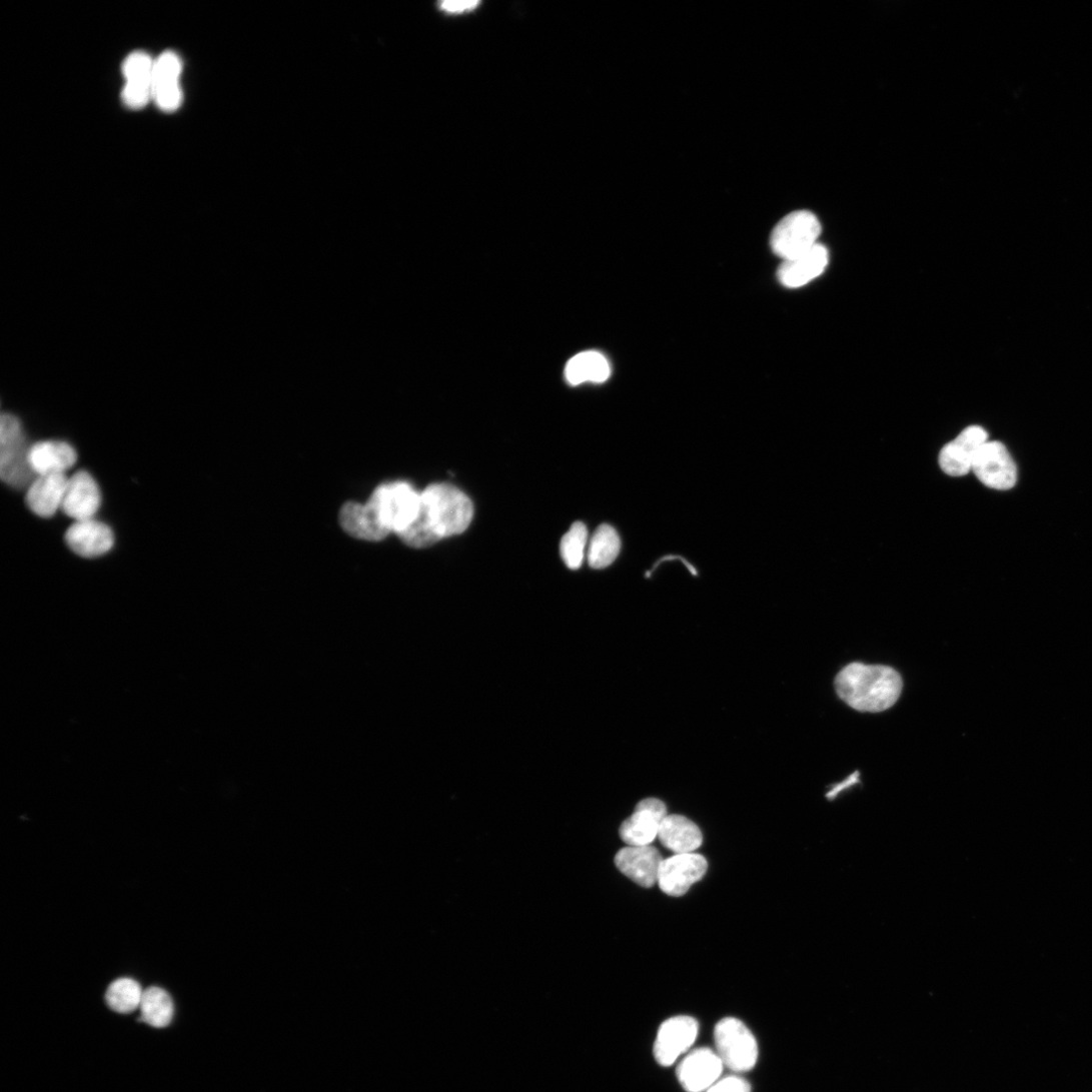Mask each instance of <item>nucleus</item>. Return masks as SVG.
<instances>
[{
	"mask_svg": "<svg viewBox=\"0 0 1092 1092\" xmlns=\"http://www.w3.org/2000/svg\"><path fill=\"white\" fill-rule=\"evenodd\" d=\"M477 7V2H444L440 5L442 11L451 15L463 14L474 10Z\"/></svg>",
	"mask_w": 1092,
	"mask_h": 1092,
	"instance_id": "c85d7f7f",
	"label": "nucleus"
},
{
	"mask_svg": "<svg viewBox=\"0 0 1092 1092\" xmlns=\"http://www.w3.org/2000/svg\"><path fill=\"white\" fill-rule=\"evenodd\" d=\"M658 839L661 844L676 854L695 853L704 842L701 829L682 816H667L662 823Z\"/></svg>",
	"mask_w": 1092,
	"mask_h": 1092,
	"instance_id": "412c9836",
	"label": "nucleus"
},
{
	"mask_svg": "<svg viewBox=\"0 0 1092 1092\" xmlns=\"http://www.w3.org/2000/svg\"><path fill=\"white\" fill-rule=\"evenodd\" d=\"M986 486L1007 490L1015 486L1018 479L1017 465L1006 445L999 441H987L978 450L972 470Z\"/></svg>",
	"mask_w": 1092,
	"mask_h": 1092,
	"instance_id": "0eeeda50",
	"label": "nucleus"
},
{
	"mask_svg": "<svg viewBox=\"0 0 1092 1092\" xmlns=\"http://www.w3.org/2000/svg\"><path fill=\"white\" fill-rule=\"evenodd\" d=\"M718 1054L734 1072L751 1071L759 1057L758 1043L750 1029L739 1019L726 1018L715 1028Z\"/></svg>",
	"mask_w": 1092,
	"mask_h": 1092,
	"instance_id": "423d86ee",
	"label": "nucleus"
},
{
	"mask_svg": "<svg viewBox=\"0 0 1092 1092\" xmlns=\"http://www.w3.org/2000/svg\"><path fill=\"white\" fill-rule=\"evenodd\" d=\"M988 441V434L979 426L963 430L941 450V468L951 476H963L972 470L978 450Z\"/></svg>",
	"mask_w": 1092,
	"mask_h": 1092,
	"instance_id": "4468645a",
	"label": "nucleus"
},
{
	"mask_svg": "<svg viewBox=\"0 0 1092 1092\" xmlns=\"http://www.w3.org/2000/svg\"><path fill=\"white\" fill-rule=\"evenodd\" d=\"M840 699L861 713H882L897 704L903 691L899 672L887 666L853 663L835 681Z\"/></svg>",
	"mask_w": 1092,
	"mask_h": 1092,
	"instance_id": "f03ea898",
	"label": "nucleus"
},
{
	"mask_svg": "<svg viewBox=\"0 0 1092 1092\" xmlns=\"http://www.w3.org/2000/svg\"><path fill=\"white\" fill-rule=\"evenodd\" d=\"M830 254L823 244L787 260L778 270L780 282L789 288H799L821 276L829 265Z\"/></svg>",
	"mask_w": 1092,
	"mask_h": 1092,
	"instance_id": "f3484780",
	"label": "nucleus"
},
{
	"mask_svg": "<svg viewBox=\"0 0 1092 1092\" xmlns=\"http://www.w3.org/2000/svg\"><path fill=\"white\" fill-rule=\"evenodd\" d=\"M102 504V492L93 476L78 471L68 478L61 510L74 521L94 518Z\"/></svg>",
	"mask_w": 1092,
	"mask_h": 1092,
	"instance_id": "f8f14e48",
	"label": "nucleus"
},
{
	"mask_svg": "<svg viewBox=\"0 0 1092 1092\" xmlns=\"http://www.w3.org/2000/svg\"><path fill=\"white\" fill-rule=\"evenodd\" d=\"M143 992L136 980L120 978L109 986L106 1001L114 1012L130 1014L140 1008Z\"/></svg>",
	"mask_w": 1092,
	"mask_h": 1092,
	"instance_id": "a878e982",
	"label": "nucleus"
},
{
	"mask_svg": "<svg viewBox=\"0 0 1092 1092\" xmlns=\"http://www.w3.org/2000/svg\"><path fill=\"white\" fill-rule=\"evenodd\" d=\"M366 505L386 531L399 535L416 520L421 492L406 481L387 482L373 491Z\"/></svg>",
	"mask_w": 1092,
	"mask_h": 1092,
	"instance_id": "7ed1b4c3",
	"label": "nucleus"
},
{
	"mask_svg": "<svg viewBox=\"0 0 1092 1092\" xmlns=\"http://www.w3.org/2000/svg\"><path fill=\"white\" fill-rule=\"evenodd\" d=\"M181 70V60L172 51H165L155 60L152 98L166 113L175 112L181 105L182 91L179 85Z\"/></svg>",
	"mask_w": 1092,
	"mask_h": 1092,
	"instance_id": "ddd939ff",
	"label": "nucleus"
},
{
	"mask_svg": "<svg viewBox=\"0 0 1092 1092\" xmlns=\"http://www.w3.org/2000/svg\"><path fill=\"white\" fill-rule=\"evenodd\" d=\"M725 1064L718 1052L700 1048L690 1052L678 1065L677 1078L686 1092H705L716 1084Z\"/></svg>",
	"mask_w": 1092,
	"mask_h": 1092,
	"instance_id": "9d476101",
	"label": "nucleus"
},
{
	"mask_svg": "<svg viewBox=\"0 0 1092 1092\" xmlns=\"http://www.w3.org/2000/svg\"><path fill=\"white\" fill-rule=\"evenodd\" d=\"M65 540L73 553L87 559L106 555L115 543L113 530L94 518L75 521L66 531Z\"/></svg>",
	"mask_w": 1092,
	"mask_h": 1092,
	"instance_id": "dca6fc26",
	"label": "nucleus"
},
{
	"mask_svg": "<svg viewBox=\"0 0 1092 1092\" xmlns=\"http://www.w3.org/2000/svg\"><path fill=\"white\" fill-rule=\"evenodd\" d=\"M472 517V503L459 488L448 483L431 484L421 492L416 520L399 536L411 548L425 549L442 538L462 533Z\"/></svg>",
	"mask_w": 1092,
	"mask_h": 1092,
	"instance_id": "f257e3e1",
	"label": "nucleus"
},
{
	"mask_svg": "<svg viewBox=\"0 0 1092 1092\" xmlns=\"http://www.w3.org/2000/svg\"><path fill=\"white\" fill-rule=\"evenodd\" d=\"M340 524L348 534L359 539L379 541L389 534L366 504L346 503L340 511Z\"/></svg>",
	"mask_w": 1092,
	"mask_h": 1092,
	"instance_id": "5701e85b",
	"label": "nucleus"
},
{
	"mask_svg": "<svg viewBox=\"0 0 1092 1092\" xmlns=\"http://www.w3.org/2000/svg\"><path fill=\"white\" fill-rule=\"evenodd\" d=\"M700 1032L698 1020L688 1016H678L665 1021L657 1035L654 1045L656 1061L663 1067L673 1065L677 1059L690 1050L697 1041Z\"/></svg>",
	"mask_w": 1092,
	"mask_h": 1092,
	"instance_id": "1a4fd4ad",
	"label": "nucleus"
},
{
	"mask_svg": "<svg viewBox=\"0 0 1092 1092\" xmlns=\"http://www.w3.org/2000/svg\"><path fill=\"white\" fill-rule=\"evenodd\" d=\"M665 804L656 799L642 801L635 813L621 827L622 840L633 847L651 846L658 839L662 823L667 818Z\"/></svg>",
	"mask_w": 1092,
	"mask_h": 1092,
	"instance_id": "9b49d317",
	"label": "nucleus"
},
{
	"mask_svg": "<svg viewBox=\"0 0 1092 1092\" xmlns=\"http://www.w3.org/2000/svg\"><path fill=\"white\" fill-rule=\"evenodd\" d=\"M588 530L582 522H576L561 542V556L568 568L577 570L585 559Z\"/></svg>",
	"mask_w": 1092,
	"mask_h": 1092,
	"instance_id": "bb28decb",
	"label": "nucleus"
},
{
	"mask_svg": "<svg viewBox=\"0 0 1092 1092\" xmlns=\"http://www.w3.org/2000/svg\"><path fill=\"white\" fill-rule=\"evenodd\" d=\"M612 373L609 360L598 351H585L569 360L565 374L569 383L579 385L584 382L602 383Z\"/></svg>",
	"mask_w": 1092,
	"mask_h": 1092,
	"instance_id": "4be33fe9",
	"label": "nucleus"
},
{
	"mask_svg": "<svg viewBox=\"0 0 1092 1092\" xmlns=\"http://www.w3.org/2000/svg\"><path fill=\"white\" fill-rule=\"evenodd\" d=\"M822 225L810 211H797L784 217L774 228L770 244L784 260L796 257L819 244Z\"/></svg>",
	"mask_w": 1092,
	"mask_h": 1092,
	"instance_id": "39448f33",
	"label": "nucleus"
},
{
	"mask_svg": "<svg viewBox=\"0 0 1092 1092\" xmlns=\"http://www.w3.org/2000/svg\"><path fill=\"white\" fill-rule=\"evenodd\" d=\"M858 777H859L858 772H856L854 775L850 776V778L846 782L839 784V786H837L835 790H832L828 794V798H835L837 796V794L841 790H843V789H845V788H847V787H849V786H851L853 784H856L858 782V780H859Z\"/></svg>",
	"mask_w": 1092,
	"mask_h": 1092,
	"instance_id": "c756f323",
	"label": "nucleus"
},
{
	"mask_svg": "<svg viewBox=\"0 0 1092 1092\" xmlns=\"http://www.w3.org/2000/svg\"><path fill=\"white\" fill-rule=\"evenodd\" d=\"M68 477L65 474L38 475L28 486L26 502L39 517H52L61 510Z\"/></svg>",
	"mask_w": 1092,
	"mask_h": 1092,
	"instance_id": "6ab92c4d",
	"label": "nucleus"
},
{
	"mask_svg": "<svg viewBox=\"0 0 1092 1092\" xmlns=\"http://www.w3.org/2000/svg\"><path fill=\"white\" fill-rule=\"evenodd\" d=\"M707 859L697 853L676 854L662 863L658 884L667 896L679 898L708 872Z\"/></svg>",
	"mask_w": 1092,
	"mask_h": 1092,
	"instance_id": "6e6552de",
	"label": "nucleus"
},
{
	"mask_svg": "<svg viewBox=\"0 0 1092 1092\" xmlns=\"http://www.w3.org/2000/svg\"><path fill=\"white\" fill-rule=\"evenodd\" d=\"M27 445L20 420L12 414H3L0 421V475L14 487L29 486L36 478L29 461Z\"/></svg>",
	"mask_w": 1092,
	"mask_h": 1092,
	"instance_id": "20e7f679",
	"label": "nucleus"
},
{
	"mask_svg": "<svg viewBox=\"0 0 1092 1092\" xmlns=\"http://www.w3.org/2000/svg\"><path fill=\"white\" fill-rule=\"evenodd\" d=\"M140 1021L154 1028L167 1027L174 1015V1005L168 992L152 986L144 990L140 1005Z\"/></svg>",
	"mask_w": 1092,
	"mask_h": 1092,
	"instance_id": "b1692460",
	"label": "nucleus"
},
{
	"mask_svg": "<svg viewBox=\"0 0 1092 1092\" xmlns=\"http://www.w3.org/2000/svg\"><path fill=\"white\" fill-rule=\"evenodd\" d=\"M707 1092H752V1086L745 1078L731 1075L719 1080Z\"/></svg>",
	"mask_w": 1092,
	"mask_h": 1092,
	"instance_id": "cd10ccee",
	"label": "nucleus"
},
{
	"mask_svg": "<svg viewBox=\"0 0 1092 1092\" xmlns=\"http://www.w3.org/2000/svg\"><path fill=\"white\" fill-rule=\"evenodd\" d=\"M29 461L35 474H65L77 461L75 449L64 441H40L30 446Z\"/></svg>",
	"mask_w": 1092,
	"mask_h": 1092,
	"instance_id": "aec40b11",
	"label": "nucleus"
},
{
	"mask_svg": "<svg viewBox=\"0 0 1092 1092\" xmlns=\"http://www.w3.org/2000/svg\"><path fill=\"white\" fill-rule=\"evenodd\" d=\"M622 542L619 533L611 525H602L591 538L587 558L593 569H606L619 557Z\"/></svg>",
	"mask_w": 1092,
	"mask_h": 1092,
	"instance_id": "393cba45",
	"label": "nucleus"
},
{
	"mask_svg": "<svg viewBox=\"0 0 1092 1092\" xmlns=\"http://www.w3.org/2000/svg\"><path fill=\"white\" fill-rule=\"evenodd\" d=\"M154 64L155 60L143 51L133 52L125 60L123 71L126 85L123 99L129 108L141 109L152 98Z\"/></svg>",
	"mask_w": 1092,
	"mask_h": 1092,
	"instance_id": "2eb2a0df",
	"label": "nucleus"
},
{
	"mask_svg": "<svg viewBox=\"0 0 1092 1092\" xmlns=\"http://www.w3.org/2000/svg\"><path fill=\"white\" fill-rule=\"evenodd\" d=\"M663 861L660 852L652 846H628L616 856V865L619 870L646 888L658 883Z\"/></svg>",
	"mask_w": 1092,
	"mask_h": 1092,
	"instance_id": "a211bd4d",
	"label": "nucleus"
}]
</instances>
